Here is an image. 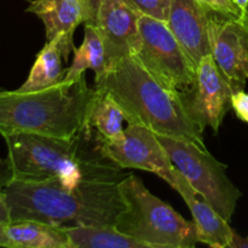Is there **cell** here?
<instances>
[{
	"label": "cell",
	"instance_id": "484cf974",
	"mask_svg": "<svg viewBox=\"0 0 248 248\" xmlns=\"http://www.w3.org/2000/svg\"><path fill=\"white\" fill-rule=\"evenodd\" d=\"M232 1H234L240 9L244 10V11H247L248 10V0H232Z\"/></svg>",
	"mask_w": 248,
	"mask_h": 248
},
{
	"label": "cell",
	"instance_id": "d6986e66",
	"mask_svg": "<svg viewBox=\"0 0 248 248\" xmlns=\"http://www.w3.org/2000/svg\"><path fill=\"white\" fill-rule=\"evenodd\" d=\"M94 90L96 94L89 113V125L104 142L116 140L124 132L123 123L126 121L124 111L110 96Z\"/></svg>",
	"mask_w": 248,
	"mask_h": 248
},
{
	"label": "cell",
	"instance_id": "9c48e42d",
	"mask_svg": "<svg viewBox=\"0 0 248 248\" xmlns=\"http://www.w3.org/2000/svg\"><path fill=\"white\" fill-rule=\"evenodd\" d=\"M103 153L123 170L152 172L173 186L176 167L156 133L145 126L127 124L120 137L103 143Z\"/></svg>",
	"mask_w": 248,
	"mask_h": 248
},
{
	"label": "cell",
	"instance_id": "277c9868",
	"mask_svg": "<svg viewBox=\"0 0 248 248\" xmlns=\"http://www.w3.org/2000/svg\"><path fill=\"white\" fill-rule=\"evenodd\" d=\"M96 90L85 74L38 91H0V135L36 133L74 138L89 127Z\"/></svg>",
	"mask_w": 248,
	"mask_h": 248
},
{
	"label": "cell",
	"instance_id": "603a6c76",
	"mask_svg": "<svg viewBox=\"0 0 248 248\" xmlns=\"http://www.w3.org/2000/svg\"><path fill=\"white\" fill-rule=\"evenodd\" d=\"M12 179H14V177H12V171L9 161H7V159H0V190H4L11 183Z\"/></svg>",
	"mask_w": 248,
	"mask_h": 248
},
{
	"label": "cell",
	"instance_id": "d4e9b609",
	"mask_svg": "<svg viewBox=\"0 0 248 248\" xmlns=\"http://www.w3.org/2000/svg\"><path fill=\"white\" fill-rule=\"evenodd\" d=\"M0 247L11 248V244L5 232V224H1V223H0Z\"/></svg>",
	"mask_w": 248,
	"mask_h": 248
},
{
	"label": "cell",
	"instance_id": "52a82bcc",
	"mask_svg": "<svg viewBox=\"0 0 248 248\" xmlns=\"http://www.w3.org/2000/svg\"><path fill=\"white\" fill-rule=\"evenodd\" d=\"M133 56L162 84L176 91H189L195 82L196 64L167 22L142 15L140 41Z\"/></svg>",
	"mask_w": 248,
	"mask_h": 248
},
{
	"label": "cell",
	"instance_id": "cb8c5ba5",
	"mask_svg": "<svg viewBox=\"0 0 248 248\" xmlns=\"http://www.w3.org/2000/svg\"><path fill=\"white\" fill-rule=\"evenodd\" d=\"M10 222H11V218H10V211L7 207L6 200H5L4 191L0 190V223L7 224Z\"/></svg>",
	"mask_w": 248,
	"mask_h": 248
},
{
	"label": "cell",
	"instance_id": "83f0119b",
	"mask_svg": "<svg viewBox=\"0 0 248 248\" xmlns=\"http://www.w3.org/2000/svg\"><path fill=\"white\" fill-rule=\"evenodd\" d=\"M246 247H248V241H247V244H246Z\"/></svg>",
	"mask_w": 248,
	"mask_h": 248
},
{
	"label": "cell",
	"instance_id": "7402d4cb",
	"mask_svg": "<svg viewBox=\"0 0 248 248\" xmlns=\"http://www.w3.org/2000/svg\"><path fill=\"white\" fill-rule=\"evenodd\" d=\"M232 108L240 120L248 124V93L241 90L232 94Z\"/></svg>",
	"mask_w": 248,
	"mask_h": 248
},
{
	"label": "cell",
	"instance_id": "5bb4252c",
	"mask_svg": "<svg viewBox=\"0 0 248 248\" xmlns=\"http://www.w3.org/2000/svg\"><path fill=\"white\" fill-rule=\"evenodd\" d=\"M27 12L43 21L46 41L58 36H74L75 29L81 23H96L90 0H34Z\"/></svg>",
	"mask_w": 248,
	"mask_h": 248
},
{
	"label": "cell",
	"instance_id": "8fae6325",
	"mask_svg": "<svg viewBox=\"0 0 248 248\" xmlns=\"http://www.w3.org/2000/svg\"><path fill=\"white\" fill-rule=\"evenodd\" d=\"M140 10L131 0H102L96 15L107 51V67L119 58L136 52L140 41Z\"/></svg>",
	"mask_w": 248,
	"mask_h": 248
},
{
	"label": "cell",
	"instance_id": "6da1fadb",
	"mask_svg": "<svg viewBox=\"0 0 248 248\" xmlns=\"http://www.w3.org/2000/svg\"><path fill=\"white\" fill-rule=\"evenodd\" d=\"M121 179H87L75 188L57 181H11L4 189L11 222L35 220L61 228L115 227L126 205Z\"/></svg>",
	"mask_w": 248,
	"mask_h": 248
},
{
	"label": "cell",
	"instance_id": "5b68a950",
	"mask_svg": "<svg viewBox=\"0 0 248 248\" xmlns=\"http://www.w3.org/2000/svg\"><path fill=\"white\" fill-rule=\"evenodd\" d=\"M120 190L126 207L116 220V230L147 248H194L199 244L194 222L153 195L140 177H124Z\"/></svg>",
	"mask_w": 248,
	"mask_h": 248
},
{
	"label": "cell",
	"instance_id": "4316f807",
	"mask_svg": "<svg viewBox=\"0 0 248 248\" xmlns=\"http://www.w3.org/2000/svg\"><path fill=\"white\" fill-rule=\"evenodd\" d=\"M90 2H91V6H92V10H93L94 15H97V11H98V7L99 5H101L102 0H90Z\"/></svg>",
	"mask_w": 248,
	"mask_h": 248
},
{
	"label": "cell",
	"instance_id": "9a60e30c",
	"mask_svg": "<svg viewBox=\"0 0 248 248\" xmlns=\"http://www.w3.org/2000/svg\"><path fill=\"white\" fill-rule=\"evenodd\" d=\"M73 38L74 36H58L46 41L43 50L36 55L31 73L18 89L19 91H38L63 81L67 73L63 65L75 48Z\"/></svg>",
	"mask_w": 248,
	"mask_h": 248
},
{
	"label": "cell",
	"instance_id": "30bf717a",
	"mask_svg": "<svg viewBox=\"0 0 248 248\" xmlns=\"http://www.w3.org/2000/svg\"><path fill=\"white\" fill-rule=\"evenodd\" d=\"M208 14L211 55L235 92L248 80V11L240 16Z\"/></svg>",
	"mask_w": 248,
	"mask_h": 248
},
{
	"label": "cell",
	"instance_id": "8992f818",
	"mask_svg": "<svg viewBox=\"0 0 248 248\" xmlns=\"http://www.w3.org/2000/svg\"><path fill=\"white\" fill-rule=\"evenodd\" d=\"M156 136L174 167L229 222L236 210L237 200L241 198V191L228 178L227 166L198 143L167 135L156 133Z\"/></svg>",
	"mask_w": 248,
	"mask_h": 248
},
{
	"label": "cell",
	"instance_id": "7a4b0ae2",
	"mask_svg": "<svg viewBox=\"0 0 248 248\" xmlns=\"http://www.w3.org/2000/svg\"><path fill=\"white\" fill-rule=\"evenodd\" d=\"M12 181H57L75 188L87 179H123L121 167L104 155L101 136L86 127L74 138H56L36 133L2 136Z\"/></svg>",
	"mask_w": 248,
	"mask_h": 248
},
{
	"label": "cell",
	"instance_id": "2e32d148",
	"mask_svg": "<svg viewBox=\"0 0 248 248\" xmlns=\"http://www.w3.org/2000/svg\"><path fill=\"white\" fill-rule=\"evenodd\" d=\"M11 248H72L64 228L35 220H15L5 224Z\"/></svg>",
	"mask_w": 248,
	"mask_h": 248
},
{
	"label": "cell",
	"instance_id": "4fadbf2b",
	"mask_svg": "<svg viewBox=\"0 0 248 248\" xmlns=\"http://www.w3.org/2000/svg\"><path fill=\"white\" fill-rule=\"evenodd\" d=\"M172 188L178 191L190 210L199 242L215 248H232L236 234L228 224V220L189 184L177 169L174 170V183Z\"/></svg>",
	"mask_w": 248,
	"mask_h": 248
},
{
	"label": "cell",
	"instance_id": "e0dca14e",
	"mask_svg": "<svg viewBox=\"0 0 248 248\" xmlns=\"http://www.w3.org/2000/svg\"><path fill=\"white\" fill-rule=\"evenodd\" d=\"M74 58L63 80H74L81 77L86 69L96 73L99 79L107 70V51L103 39L96 26L85 23V35L80 47L74 48Z\"/></svg>",
	"mask_w": 248,
	"mask_h": 248
},
{
	"label": "cell",
	"instance_id": "44dd1931",
	"mask_svg": "<svg viewBox=\"0 0 248 248\" xmlns=\"http://www.w3.org/2000/svg\"><path fill=\"white\" fill-rule=\"evenodd\" d=\"M207 11L217 12V14L227 15V16H240L245 14L244 10L240 9L232 0H198Z\"/></svg>",
	"mask_w": 248,
	"mask_h": 248
},
{
	"label": "cell",
	"instance_id": "ffe728a7",
	"mask_svg": "<svg viewBox=\"0 0 248 248\" xmlns=\"http://www.w3.org/2000/svg\"><path fill=\"white\" fill-rule=\"evenodd\" d=\"M131 1L142 15L164 22H167L169 19L172 0H131Z\"/></svg>",
	"mask_w": 248,
	"mask_h": 248
},
{
	"label": "cell",
	"instance_id": "7c38bea8",
	"mask_svg": "<svg viewBox=\"0 0 248 248\" xmlns=\"http://www.w3.org/2000/svg\"><path fill=\"white\" fill-rule=\"evenodd\" d=\"M167 26L196 67L205 56L211 55L208 14L198 0H172Z\"/></svg>",
	"mask_w": 248,
	"mask_h": 248
},
{
	"label": "cell",
	"instance_id": "ba28073f",
	"mask_svg": "<svg viewBox=\"0 0 248 248\" xmlns=\"http://www.w3.org/2000/svg\"><path fill=\"white\" fill-rule=\"evenodd\" d=\"M235 93L212 55H207L198 63L193 87L181 92L186 111L201 131L211 127L218 133L225 114L232 108Z\"/></svg>",
	"mask_w": 248,
	"mask_h": 248
},
{
	"label": "cell",
	"instance_id": "ac0fdd59",
	"mask_svg": "<svg viewBox=\"0 0 248 248\" xmlns=\"http://www.w3.org/2000/svg\"><path fill=\"white\" fill-rule=\"evenodd\" d=\"M72 248H147L114 227L64 228Z\"/></svg>",
	"mask_w": 248,
	"mask_h": 248
},
{
	"label": "cell",
	"instance_id": "3957f363",
	"mask_svg": "<svg viewBox=\"0 0 248 248\" xmlns=\"http://www.w3.org/2000/svg\"><path fill=\"white\" fill-rule=\"evenodd\" d=\"M94 89L110 96L127 124H138L159 135L189 140L205 147L202 131L186 111L181 92L162 84L136 56H125L107 67Z\"/></svg>",
	"mask_w": 248,
	"mask_h": 248
}]
</instances>
